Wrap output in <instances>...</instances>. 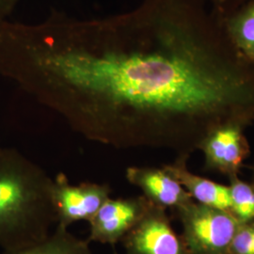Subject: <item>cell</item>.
<instances>
[{"label":"cell","mask_w":254,"mask_h":254,"mask_svg":"<svg viewBox=\"0 0 254 254\" xmlns=\"http://www.w3.org/2000/svg\"><path fill=\"white\" fill-rule=\"evenodd\" d=\"M251 171H252V183L254 185V164L252 166L251 168Z\"/></svg>","instance_id":"9a60e30c"},{"label":"cell","mask_w":254,"mask_h":254,"mask_svg":"<svg viewBox=\"0 0 254 254\" xmlns=\"http://www.w3.org/2000/svg\"><path fill=\"white\" fill-rule=\"evenodd\" d=\"M142 195L129 198H109L91 218L87 240L115 246L136 226L151 207Z\"/></svg>","instance_id":"52a82bcc"},{"label":"cell","mask_w":254,"mask_h":254,"mask_svg":"<svg viewBox=\"0 0 254 254\" xmlns=\"http://www.w3.org/2000/svg\"><path fill=\"white\" fill-rule=\"evenodd\" d=\"M0 75L74 132L190 158L216 127L254 122V67L201 0H144L80 19L0 23Z\"/></svg>","instance_id":"6da1fadb"},{"label":"cell","mask_w":254,"mask_h":254,"mask_svg":"<svg viewBox=\"0 0 254 254\" xmlns=\"http://www.w3.org/2000/svg\"><path fill=\"white\" fill-rule=\"evenodd\" d=\"M18 2L19 0H0V23L8 20Z\"/></svg>","instance_id":"5bb4252c"},{"label":"cell","mask_w":254,"mask_h":254,"mask_svg":"<svg viewBox=\"0 0 254 254\" xmlns=\"http://www.w3.org/2000/svg\"><path fill=\"white\" fill-rule=\"evenodd\" d=\"M229 254H254V220L239 223Z\"/></svg>","instance_id":"4fadbf2b"},{"label":"cell","mask_w":254,"mask_h":254,"mask_svg":"<svg viewBox=\"0 0 254 254\" xmlns=\"http://www.w3.org/2000/svg\"><path fill=\"white\" fill-rule=\"evenodd\" d=\"M111 193L109 184L84 182L73 185L65 173H59L53 179L51 191L56 225L69 228L77 221L90 222L111 198Z\"/></svg>","instance_id":"277c9868"},{"label":"cell","mask_w":254,"mask_h":254,"mask_svg":"<svg viewBox=\"0 0 254 254\" xmlns=\"http://www.w3.org/2000/svg\"><path fill=\"white\" fill-rule=\"evenodd\" d=\"M228 36L254 67V0L223 18Z\"/></svg>","instance_id":"8fae6325"},{"label":"cell","mask_w":254,"mask_h":254,"mask_svg":"<svg viewBox=\"0 0 254 254\" xmlns=\"http://www.w3.org/2000/svg\"><path fill=\"white\" fill-rule=\"evenodd\" d=\"M188 159V157L176 156L173 163L164 165V167L181 183L195 202L230 212L231 197L229 186L211 181L191 173L187 165Z\"/></svg>","instance_id":"9c48e42d"},{"label":"cell","mask_w":254,"mask_h":254,"mask_svg":"<svg viewBox=\"0 0 254 254\" xmlns=\"http://www.w3.org/2000/svg\"><path fill=\"white\" fill-rule=\"evenodd\" d=\"M246 129L243 125L229 123L209 132L199 146L204 155V168L207 171L227 177L239 175L251 154Z\"/></svg>","instance_id":"8992f818"},{"label":"cell","mask_w":254,"mask_h":254,"mask_svg":"<svg viewBox=\"0 0 254 254\" xmlns=\"http://www.w3.org/2000/svg\"><path fill=\"white\" fill-rule=\"evenodd\" d=\"M90 242L72 235L68 228L57 226L45 239L2 254H91Z\"/></svg>","instance_id":"30bf717a"},{"label":"cell","mask_w":254,"mask_h":254,"mask_svg":"<svg viewBox=\"0 0 254 254\" xmlns=\"http://www.w3.org/2000/svg\"><path fill=\"white\" fill-rule=\"evenodd\" d=\"M53 178L12 148L0 147V248L13 251L49 236L56 225Z\"/></svg>","instance_id":"7a4b0ae2"},{"label":"cell","mask_w":254,"mask_h":254,"mask_svg":"<svg viewBox=\"0 0 254 254\" xmlns=\"http://www.w3.org/2000/svg\"><path fill=\"white\" fill-rule=\"evenodd\" d=\"M190 254H229L239 222L229 212L195 202L174 210Z\"/></svg>","instance_id":"3957f363"},{"label":"cell","mask_w":254,"mask_h":254,"mask_svg":"<svg viewBox=\"0 0 254 254\" xmlns=\"http://www.w3.org/2000/svg\"><path fill=\"white\" fill-rule=\"evenodd\" d=\"M122 243L126 254H190L167 210L153 204Z\"/></svg>","instance_id":"5b68a950"},{"label":"cell","mask_w":254,"mask_h":254,"mask_svg":"<svg viewBox=\"0 0 254 254\" xmlns=\"http://www.w3.org/2000/svg\"><path fill=\"white\" fill-rule=\"evenodd\" d=\"M229 178L231 197L230 213L239 223L254 220V185L252 182L243 181L239 175Z\"/></svg>","instance_id":"7c38bea8"},{"label":"cell","mask_w":254,"mask_h":254,"mask_svg":"<svg viewBox=\"0 0 254 254\" xmlns=\"http://www.w3.org/2000/svg\"><path fill=\"white\" fill-rule=\"evenodd\" d=\"M126 177L154 206L174 211L193 201L181 183L164 166L161 168L132 166L127 168Z\"/></svg>","instance_id":"ba28073f"}]
</instances>
